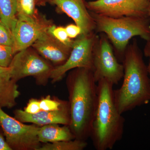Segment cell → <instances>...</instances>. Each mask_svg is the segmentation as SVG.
<instances>
[{
	"mask_svg": "<svg viewBox=\"0 0 150 150\" xmlns=\"http://www.w3.org/2000/svg\"><path fill=\"white\" fill-rule=\"evenodd\" d=\"M66 84L70 108L69 127L76 139L86 141L90 137L98 101L92 70L85 68L71 70Z\"/></svg>",
	"mask_w": 150,
	"mask_h": 150,
	"instance_id": "obj_1",
	"label": "cell"
},
{
	"mask_svg": "<svg viewBox=\"0 0 150 150\" xmlns=\"http://www.w3.org/2000/svg\"><path fill=\"white\" fill-rule=\"evenodd\" d=\"M65 28L68 36L71 39L76 38L81 34V29L77 25L70 24L67 25Z\"/></svg>",
	"mask_w": 150,
	"mask_h": 150,
	"instance_id": "obj_24",
	"label": "cell"
},
{
	"mask_svg": "<svg viewBox=\"0 0 150 150\" xmlns=\"http://www.w3.org/2000/svg\"><path fill=\"white\" fill-rule=\"evenodd\" d=\"M14 55L13 47L0 44V67H8Z\"/></svg>",
	"mask_w": 150,
	"mask_h": 150,
	"instance_id": "obj_21",
	"label": "cell"
},
{
	"mask_svg": "<svg viewBox=\"0 0 150 150\" xmlns=\"http://www.w3.org/2000/svg\"><path fill=\"white\" fill-rule=\"evenodd\" d=\"M86 141L75 139L70 141L45 143L38 150H83L87 146Z\"/></svg>",
	"mask_w": 150,
	"mask_h": 150,
	"instance_id": "obj_18",
	"label": "cell"
},
{
	"mask_svg": "<svg viewBox=\"0 0 150 150\" xmlns=\"http://www.w3.org/2000/svg\"><path fill=\"white\" fill-rule=\"evenodd\" d=\"M147 69L148 73H149V76L150 81V58L149 60V65L147 66Z\"/></svg>",
	"mask_w": 150,
	"mask_h": 150,
	"instance_id": "obj_27",
	"label": "cell"
},
{
	"mask_svg": "<svg viewBox=\"0 0 150 150\" xmlns=\"http://www.w3.org/2000/svg\"><path fill=\"white\" fill-rule=\"evenodd\" d=\"M97 83V104L90 138L96 150H111L123 137L125 119L114 102V85L105 79Z\"/></svg>",
	"mask_w": 150,
	"mask_h": 150,
	"instance_id": "obj_3",
	"label": "cell"
},
{
	"mask_svg": "<svg viewBox=\"0 0 150 150\" xmlns=\"http://www.w3.org/2000/svg\"><path fill=\"white\" fill-rule=\"evenodd\" d=\"M123 83L113 90L114 102L121 114L150 101V81L147 66L136 39L127 46L123 56Z\"/></svg>",
	"mask_w": 150,
	"mask_h": 150,
	"instance_id": "obj_2",
	"label": "cell"
},
{
	"mask_svg": "<svg viewBox=\"0 0 150 150\" xmlns=\"http://www.w3.org/2000/svg\"><path fill=\"white\" fill-rule=\"evenodd\" d=\"M40 0H36V3L40 1Z\"/></svg>",
	"mask_w": 150,
	"mask_h": 150,
	"instance_id": "obj_28",
	"label": "cell"
},
{
	"mask_svg": "<svg viewBox=\"0 0 150 150\" xmlns=\"http://www.w3.org/2000/svg\"><path fill=\"white\" fill-rule=\"evenodd\" d=\"M39 100L41 110L44 111H54L59 110L64 101L56 98L53 99L49 95Z\"/></svg>",
	"mask_w": 150,
	"mask_h": 150,
	"instance_id": "obj_20",
	"label": "cell"
},
{
	"mask_svg": "<svg viewBox=\"0 0 150 150\" xmlns=\"http://www.w3.org/2000/svg\"><path fill=\"white\" fill-rule=\"evenodd\" d=\"M13 43L12 33L0 22V44L13 47Z\"/></svg>",
	"mask_w": 150,
	"mask_h": 150,
	"instance_id": "obj_22",
	"label": "cell"
},
{
	"mask_svg": "<svg viewBox=\"0 0 150 150\" xmlns=\"http://www.w3.org/2000/svg\"><path fill=\"white\" fill-rule=\"evenodd\" d=\"M89 12L95 23V31L104 33L107 36L122 62L124 52L131 38L138 36L147 42L150 41L149 17L112 18Z\"/></svg>",
	"mask_w": 150,
	"mask_h": 150,
	"instance_id": "obj_4",
	"label": "cell"
},
{
	"mask_svg": "<svg viewBox=\"0 0 150 150\" xmlns=\"http://www.w3.org/2000/svg\"><path fill=\"white\" fill-rule=\"evenodd\" d=\"M40 110V100L35 98L30 100L24 109V111L30 114H35Z\"/></svg>",
	"mask_w": 150,
	"mask_h": 150,
	"instance_id": "obj_23",
	"label": "cell"
},
{
	"mask_svg": "<svg viewBox=\"0 0 150 150\" xmlns=\"http://www.w3.org/2000/svg\"><path fill=\"white\" fill-rule=\"evenodd\" d=\"M8 67L11 78L16 82L32 76L40 86L46 85L54 68L32 47L15 54Z\"/></svg>",
	"mask_w": 150,
	"mask_h": 150,
	"instance_id": "obj_5",
	"label": "cell"
},
{
	"mask_svg": "<svg viewBox=\"0 0 150 150\" xmlns=\"http://www.w3.org/2000/svg\"><path fill=\"white\" fill-rule=\"evenodd\" d=\"M97 35L95 32L80 34L74 40L71 54L63 64L54 67L50 79L52 83L61 80L69 71L78 68L93 70V49Z\"/></svg>",
	"mask_w": 150,
	"mask_h": 150,
	"instance_id": "obj_8",
	"label": "cell"
},
{
	"mask_svg": "<svg viewBox=\"0 0 150 150\" xmlns=\"http://www.w3.org/2000/svg\"><path fill=\"white\" fill-rule=\"evenodd\" d=\"M57 8L59 13L66 14L72 19L75 24L81 29V34L95 32V23L84 0H48Z\"/></svg>",
	"mask_w": 150,
	"mask_h": 150,
	"instance_id": "obj_11",
	"label": "cell"
},
{
	"mask_svg": "<svg viewBox=\"0 0 150 150\" xmlns=\"http://www.w3.org/2000/svg\"><path fill=\"white\" fill-rule=\"evenodd\" d=\"M52 22L43 16L39 15L31 21L17 19L12 31L15 54L19 51L31 47L33 44L53 25Z\"/></svg>",
	"mask_w": 150,
	"mask_h": 150,
	"instance_id": "obj_10",
	"label": "cell"
},
{
	"mask_svg": "<svg viewBox=\"0 0 150 150\" xmlns=\"http://www.w3.org/2000/svg\"><path fill=\"white\" fill-rule=\"evenodd\" d=\"M48 31L61 43L72 48L74 40H72L69 37L65 27L56 26L53 24L49 28Z\"/></svg>",
	"mask_w": 150,
	"mask_h": 150,
	"instance_id": "obj_19",
	"label": "cell"
},
{
	"mask_svg": "<svg viewBox=\"0 0 150 150\" xmlns=\"http://www.w3.org/2000/svg\"><path fill=\"white\" fill-rule=\"evenodd\" d=\"M52 124L40 126L38 134L40 143H54L76 139L69 126Z\"/></svg>",
	"mask_w": 150,
	"mask_h": 150,
	"instance_id": "obj_15",
	"label": "cell"
},
{
	"mask_svg": "<svg viewBox=\"0 0 150 150\" xmlns=\"http://www.w3.org/2000/svg\"><path fill=\"white\" fill-rule=\"evenodd\" d=\"M150 0H94L85 2L89 11L112 18L146 17Z\"/></svg>",
	"mask_w": 150,
	"mask_h": 150,
	"instance_id": "obj_9",
	"label": "cell"
},
{
	"mask_svg": "<svg viewBox=\"0 0 150 150\" xmlns=\"http://www.w3.org/2000/svg\"><path fill=\"white\" fill-rule=\"evenodd\" d=\"M20 95L17 82L11 78L9 67H0V106L13 107Z\"/></svg>",
	"mask_w": 150,
	"mask_h": 150,
	"instance_id": "obj_14",
	"label": "cell"
},
{
	"mask_svg": "<svg viewBox=\"0 0 150 150\" xmlns=\"http://www.w3.org/2000/svg\"><path fill=\"white\" fill-rule=\"evenodd\" d=\"M14 114V118L22 123H32L39 126L52 124L69 126L70 122L69 101H64L60 109L54 111L40 110L35 114H30L17 109Z\"/></svg>",
	"mask_w": 150,
	"mask_h": 150,
	"instance_id": "obj_13",
	"label": "cell"
},
{
	"mask_svg": "<svg viewBox=\"0 0 150 150\" xmlns=\"http://www.w3.org/2000/svg\"><path fill=\"white\" fill-rule=\"evenodd\" d=\"M0 22H1V20H0Z\"/></svg>",
	"mask_w": 150,
	"mask_h": 150,
	"instance_id": "obj_29",
	"label": "cell"
},
{
	"mask_svg": "<svg viewBox=\"0 0 150 150\" xmlns=\"http://www.w3.org/2000/svg\"><path fill=\"white\" fill-rule=\"evenodd\" d=\"M36 0H16V16L18 19L31 21L39 14L35 9Z\"/></svg>",
	"mask_w": 150,
	"mask_h": 150,
	"instance_id": "obj_17",
	"label": "cell"
},
{
	"mask_svg": "<svg viewBox=\"0 0 150 150\" xmlns=\"http://www.w3.org/2000/svg\"><path fill=\"white\" fill-rule=\"evenodd\" d=\"M0 106V126L12 150H38L41 143L38 137L40 126L26 125L6 113Z\"/></svg>",
	"mask_w": 150,
	"mask_h": 150,
	"instance_id": "obj_7",
	"label": "cell"
},
{
	"mask_svg": "<svg viewBox=\"0 0 150 150\" xmlns=\"http://www.w3.org/2000/svg\"><path fill=\"white\" fill-rule=\"evenodd\" d=\"M0 150H12L4 137L1 134H0Z\"/></svg>",
	"mask_w": 150,
	"mask_h": 150,
	"instance_id": "obj_25",
	"label": "cell"
},
{
	"mask_svg": "<svg viewBox=\"0 0 150 150\" xmlns=\"http://www.w3.org/2000/svg\"><path fill=\"white\" fill-rule=\"evenodd\" d=\"M48 30L43 33L31 47L47 61L56 66H60L69 57L72 48L57 40Z\"/></svg>",
	"mask_w": 150,
	"mask_h": 150,
	"instance_id": "obj_12",
	"label": "cell"
},
{
	"mask_svg": "<svg viewBox=\"0 0 150 150\" xmlns=\"http://www.w3.org/2000/svg\"><path fill=\"white\" fill-rule=\"evenodd\" d=\"M97 36L93 49V75L96 82L103 79L113 85L123 79V65L114 53L110 40L104 33Z\"/></svg>",
	"mask_w": 150,
	"mask_h": 150,
	"instance_id": "obj_6",
	"label": "cell"
},
{
	"mask_svg": "<svg viewBox=\"0 0 150 150\" xmlns=\"http://www.w3.org/2000/svg\"><path fill=\"white\" fill-rule=\"evenodd\" d=\"M0 20L12 33L17 20L16 0H0Z\"/></svg>",
	"mask_w": 150,
	"mask_h": 150,
	"instance_id": "obj_16",
	"label": "cell"
},
{
	"mask_svg": "<svg viewBox=\"0 0 150 150\" xmlns=\"http://www.w3.org/2000/svg\"><path fill=\"white\" fill-rule=\"evenodd\" d=\"M148 15L150 18V4L148 9ZM144 54L146 57L150 58V41L147 42L144 49Z\"/></svg>",
	"mask_w": 150,
	"mask_h": 150,
	"instance_id": "obj_26",
	"label": "cell"
}]
</instances>
